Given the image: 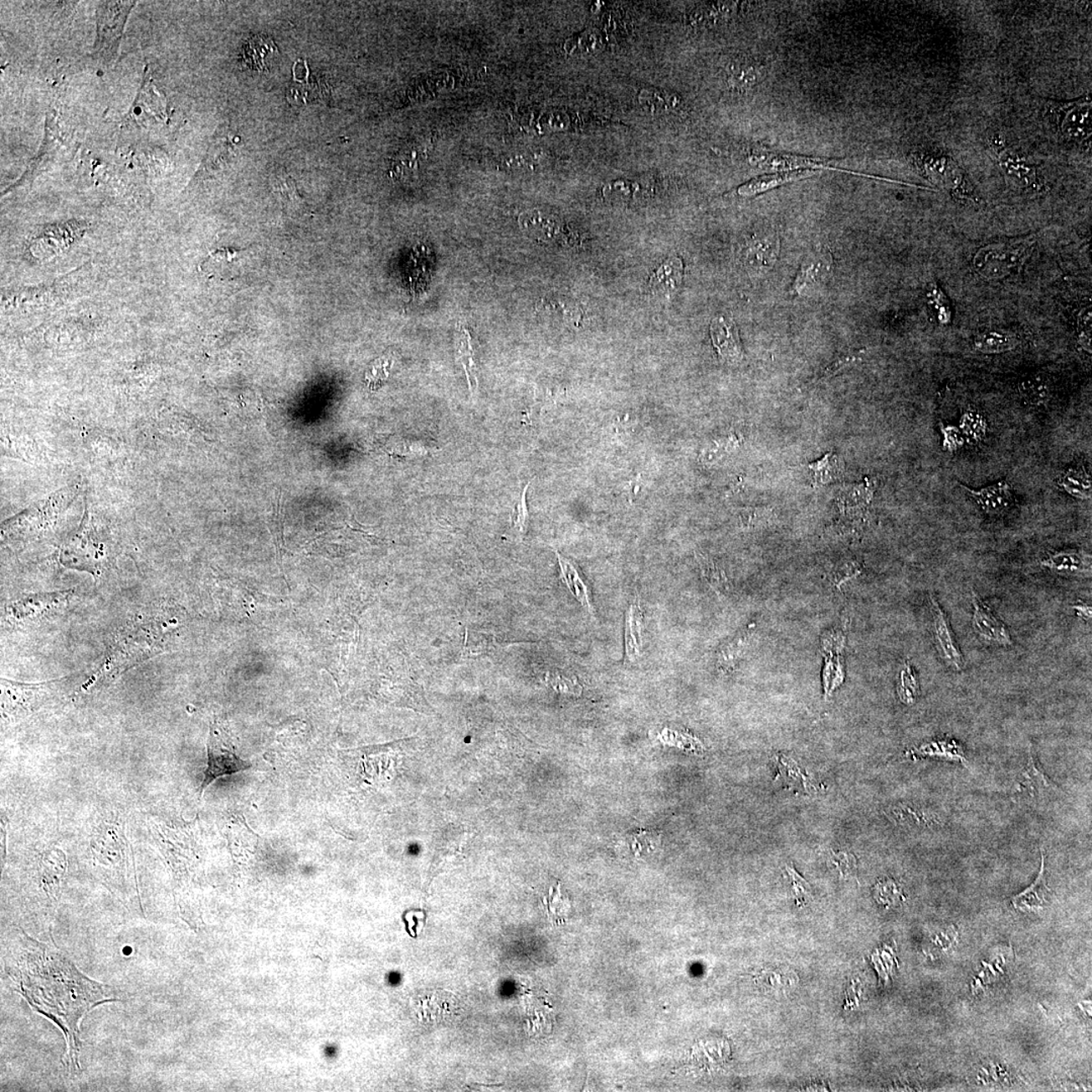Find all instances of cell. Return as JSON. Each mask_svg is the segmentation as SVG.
<instances>
[{"label":"cell","mask_w":1092,"mask_h":1092,"mask_svg":"<svg viewBox=\"0 0 1092 1092\" xmlns=\"http://www.w3.org/2000/svg\"><path fill=\"white\" fill-rule=\"evenodd\" d=\"M4 971L14 992L59 1028L66 1052L63 1065L72 1074L81 1070L80 1026L90 1012L105 1003L119 1002L115 990L95 982L50 941L33 938L22 929L6 936Z\"/></svg>","instance_id":"cell-1"},{"label":"cell","mask_w":1092,"mask_h":1092,"mask_svg":"<svg viewBox=\"0 0 1092 1092\" xmlns=\"http://www.w3.org/2000/svg\"><path fill=\"white\" fill-rule=\"evenodd\" d=\"M169 608L139 616L116 634L100 674L109 677L132 668L134 664L158 654L167 648L170 635L177 629V619Z\"/></svg>","instance_id":"cell-2"},{"label":"cell","mask_w":1092,"mask_h":1092,"mask_svg":"<svg viewBox=\"0 0 1092 1092\" xmlns=\"http://www.w3.org/2000/svg\"><path fill=\"white\" fill-rule=\"evenodd\" d=\"M1035 236L990 243L975 254L972 267L980 278L1002 280L1018 274L1035 249Z\"/></svg>","instance_id":"cell-3"},{"label":"cell","mask_w":1092,"mask_h":1092,"mask_svg":"<svg viewBox=\"0 0 1092 1092\" xmlns=\"http://www.w3.org/2000/svg\"><path fill=\"white\" fill-rule=\"evenodd\" d=\"M66 679L24 685L3 679V715L13 720V717L27 716L28 713L38 710L49 699L54 697Z\"/></svg>","instance_id":"cell-4"},{"label":"cell","mask_w":1092,"mask_h":1092,"mask_svg":"<svg viewBox=\"0 0 1092 1092\" xmlns=\"http://www.w3.org/2000/svg\"><path fill=\"white\" fill-rule=\"evenodd\" d=\"M134 2H106L97 9L96 55L105 62L113 61L118 53L126 21Z\"/></svg>","instance_id":"cell-5"},{"label":"cell","mask_w":1092,"mask_h":1092,"mask_svg":"<svg viewBox=\"0 0 1092 1092\" xmlns=\"http://www.w3.org/2000/svg\"><path fill=\"white\" fill-rule=\"evenodd\" d=\"M76 494L75 488L67 487L61 491L52 495L50 498L43 500V501L33 505L27 511L19 514L13 520L8 522L6 531L13 534L21 532L24 533L38 531L45 528L49 524L53 522L58 515L64 511L65 508L72 502Z\"/></svg>","instance_id":"cell-6"},{"label":"cell","mask_w":1092,"mask_h":1092,"mask_svg":"<svg viewBox=\"0 0 1092 1092\" xmlns=\"http://www.w3.org/2000/svg\"><path fill=\"white\" fill-rule=\"evenodd\" d=\"M251 768L249 761L242 760L222 739L217 725L211 727L208 741V766L200 789V797L213 781Z\"/></svg>","instance_id":"cell-7"},{"label":"cell","mask_w":1092,"mask_h":1092,"mask_svg":"<svg viewBox=\"0 0 1092 1092\" xmlns=\"http://www.w3.org/2000/svg\"><path fill=\"white\" fill-rule=\"evenodd\" d=\"M70 595L71 592L65 591L24 597L8 607V618L13 623H35L52 611L60 608Z\"/></svg>","instance_id":"cell-8"},{"label":"cell","mask_w":1092,"mask_h":1092,"mask_svg":"<svg viewBox=\"0 0 1092 1092\" xmlns=\"http://www.w3.org/2000/svg\"><path fill=\"white\" fill-rule=\"evenodd\" d=\"M931 613L933 618V635L936 649L946 666L961 671L965 666V659L960 647L956 642L955 635L944 610L934 595L931 597Z\"/></svg>","instance_id":"cell-9"},{"label":"cell","mask_w":1092,"mask_h":1092,"mask_svg":"<svg viewBox=\"0 0 1092 1092\" xmlns=\"http://www.w3.org/2000/svg\"><path fill=\"white\" fill-rule=\"evenodd\" d=\"M972 626L978 637L990 643L1003 647L1012 645L1013 638L1007 626L993 613L975 591H972Z\"/></svg>","instance_id":"cell-10"},{"label":"cell","mask_w":1092,"mask_h":1092,"mask_svg":"<svg viewBox=\"0 0 1092 1092\" xmlns=\"http://www.w3.org/2000/svg\"><path fill=\"white\" fill-rule=\"evenodd\" d=\"M958 484L990 517L1003 515L1013 504L1012 485L1006 479L999 480L997 483L980 490L970 489L963 484Z\"/></svg>","instance_id":"cell-11"},{"label":"cell","mask_w":1092,"mask_h":1092,"mask_svg":"<svg viewBox=\"0 0 1092 1092\" xmlns=\"http://www.w3.org/2000/svg\"><path fill=\"white\" fill-rule=\"evenodd\" d=\"M713 346L722 361L737 364L744 357L739 334V329L732 320L717 317L710 326Z\"/></svg>","instance_id":"cell-12"},{"label":"cell","mask_w":1092,"mask_h":1092,"mask_svg":"<svg viewBox=\"0 0 1092 1092\" xmlns=\"http://www.w3.org/2000/svg\"><path fill=\"white\" fill-rule=\"evenodd\" d=\"M167 118V106L149 76H145L142 89L135 100L133 108L127 116V124L143 125L151 120H164Z\"/></svg>","instance_id":"cell-13"},{"label":"cell","mask_w":1092,"mask_h":1092,"mask_svg":"<svg viewBox=\"0 0 1092 1092\" xmlns=\"http://www.w3.org/2000/svg\"><path fill=\"white\" fill-rule=\"evenodd\" d=\"M751 163L756 167L763 169L780 170L781 172H793V170L810 169L817 170L819 168L838 170V172L857 174L849 170L838 169L829 167V165L822 159L810 158L807 156H799V155L779 154V153H765L752 155Z\"/></svg>","instance_id":"cell-14"},{"label":"cell","mask_w":1092,"mask_h":1092,"mask_svg":"<svg viewBox=\"0 0 1092 1092\" xmlns=\"http://www.w3.org/2000/svg\"><path fill=\"white\" fill-rule=\"evenodd\" d=\"M875 492V483L870 479L865 482L851 485L844 490L838 498L839 508L843 516L849 520L862 522L866 518L869 507Z\"/></svg>","instance_id":"cell-15"},{"label":"cell","mask_w":1092,"mask_h":1092,"mask_svg":"<svg viewBox=\"0 0 1092 1092\" xmlns=\"http://www.w3.org/2000/svg\"><path fill=\"white\" fill-rule=\"evenodd\" d=\"M683 262L679 257H671L659 267L649 280V289L654 297L662 300H671L681 288Z\"/></svg>","instance_id":"cell-16"},{"label":"cell","mask_w":1092,"mask_h":1092,"mask_svg":"<svg viewBox=\"0 0 1092 1092\" xmlns=\"http://www.w3.org/2000/svg\"><path fill=\"white\" fill-rule=\"evenodd\" d=\"M1042 567L1060 576H1081L1090 572V558L1079 551H1060L1048 553L1040 561Z\"/></svg>","instance_id":"cell-17"},{"label":"cell","mask_w":1092,"mask_h":1092,"mask_svg":"<svg viewBox=\"0 0 1092 1092\" xmlns=\"http://www.w3.org/2000/svg\"><path fill=\"white\" fill-rule=\"evenodd\" d=\"M1050 895L1051 890L1046 879L1045 855L1042 853L1041 870L1037 879L1028 889L1014 896L1012 902L1017 910L1032 914L1042 910L1049 902Z\"/></svg>","instance_id":"cell-18"},{"label":"cell","mask_w":1092,"mask_h":1092,"mask_svg":"<svg viewBox=\"0 0 1092 1092\" xmlns=\"http://www.w3.org/2000/svg\"><path fill=\"white\" fill-rule=\"evenodd\" d=\"M817 173V170L800 169L756 177L740 187L737 189V193L744 197H756L758 194L769 192L771 189L784 186L786 183L802 181V179L813 177Z\"/></svg>","instance_id":"cell-19"},{"label":"cell","mask_w":1092,"mask_h":1092,"mask_svg":"<svg viewBox=\"0 0 1092 1092\" xmlns=\"http://www.w3.org/2000/svg\"><path fill=\"white\" fill-rule=\"evenodd\" d=\"M270 186L274 193L278 196L280 202L290 212L300 213V215H304V213L305 215L308 213L309 208L304 198L300 197L297 184L285 172V169L276 170L273 176L270 177Z\"/></svg>","instance_id":"cell-20"},{"label":"cell","mask_w":1092,"mask_h":1092,"mask_svg":"<svg viewBox=\"0 0 1092 1092\" xmlns=\"http://www.w3.org/2000/svg\"><path fill=\"white\" fill-rule=\"evenodd\" d=\"M1018 344L1016 334L1002 329H990L978 333L973 339L972 346L980 353L1002 354L1013 351Z\"/></svg>","instance_id":"cell-21"},{"label":"cell","mask_w":1092,"mask_h":1092,"mask_svg":"<svg viewBox=\"0 0 1092 1092\" xmlns=\"http://www.w3.org/2000/svg\"><path fill=\"white\" fill-rule=\"evenodd\" d=\"M1018 391L1023 404L1031 408H1041L1050 401V381L1042 373L1023 377L1018 382Z\"/></svg>","instance_id":"cell-22"},{"label":"cell","mask_w":1092,"mask_h":1092,"mask_svg":"<svg viewBox=\"0 0 1092 1092\" xmlns=\"http://www.w3.org/2000/svg\"><path fill=\"white\" fill-rule=\"evenodd\" d=\"M1057 484L1062 491L1071 497L1084 501L1091 499V475L1084 465L1079 464L1063 470Z\"/></svg>","instance_id":"cell-23"},{"label":"cell","mask_w":1092,"mask_h":1092,"mask_svg":"<svg viewBox=\"0 0 1092 1092\" xmlns=\"http://www.w3.org/2000/svg\"><path fill=\"white\" fill-rule=\"evenodd\" d=\"M756 634L755 628H747L720 649L717 655V667L721 673H730L744 657Z\"/></svg>","instance_id":"cell-24"},{"label":"cell","mask_w":1092,"mask_h":1092,"mask_svg":"<svg viewBox=\"0 0 1092 1092\" xmlns=\"http://www.w3.org/2000/svg\"><path fill=\"white\" fill-rule=\"evenodd\" d=\"M625 623L626 655L630 662H634L640 657L643 649V613L638 603L630 605Z\"/></svg>","instance_id":"cell-25"},{"label":"cell","mask_w":1092,"mask_h":1092,"mask_svg":"<svg viewBox=\"0 0 1092 1092\" xmlns=\"http://www.w3.org/2000/svg\"><path fill=\"white\" fill-rule=\"evenodd\" d=\"M556 556L558 562H560L561 577L562 580L565 581L567 588L570 589L572 594L576 597L577 600L580 602L585 609L588 610L590 613H593L594 609L590 599L588 588H587L584 581L582 580L579 572H577L576 567L572 566L569 561L566 560L565 557H562L560 553H556Z\"/></svg>","instance_id":"cell-26"},{"label":"cell","mask_w":1092,"mask_h":1092,"mask_svg":"<svg viewBox=\"0 0 1092 1092\" xmlns=\"http://www.w3.org/2000/svg\"><path fill=\"white\" fill-rule=\"evenodd\" d=\"M808 469L813 474V484L815 487L837 482L843 475V464L838 456L833 453H828L822 459L808 465Z\"/></svg>","instance_id":"cell-27"},{"label":"cell","mask_w":1092,"mask_h":1092,"mask_svg":"<svg viewBox=\"0 0 1092 1092\" xmlns=\"http://www.w3.org/2000/svg\"><path fill=\"white\" fill-rule=\"evenodd\" d=\"M958 427L962 431L966 443L970 444L982 443L988 431L987 418L982 412L974 408H968L963 411Z\"/></svg>","instance_id":"cell-28"},{"label":"cell","mask_w":1092,"mask_h":1092,"mask_svg":"<svg viewBox=\"0 0 1092 1092\" xmlns=\"http://www.w3.org/2000/svg\"><path fill=\"white\" fill-rule=\"evenodd\" d=\"M828 257L827 255H814L808 257L801 266L800 273L796 279L795 290L798 293H802L804 290L810 285L818 283L828 274Z\"/></svg>","instance_id":"cell-29"},{"label":"cell","mask_w":1092,"mask_h":1092,"mask_svg":"<svg viewBox=\"0 0 1092 1092\" xmlns=\"http://www.w3.org/2000/svg\"><path fill=\"white\" fill-rule=\"evenodd\" d=\"M777 766H778V777L777 779L783 782L791 788L801 790H810L814 787L813 780L800 768L796 761L786 758V756H777Z\"/></svg>","instance_id":"cell-30"},{"label":"cell","mask_w":1092,"mask_h":1092,"mask_svg":"<svg viewBox=\"0 0 1092 1092\" xmlns=\"http://www.w3.org/2000/svg\"><path fill=\"white\" fill-rule=\"evenodd\" d=\"M274 49L276 50V47L270 38L259 37L251 38L244 47V61L250 68L264 71L266 69L265 57L271 54Z\"/></svg>","instance_id":"cell-31"},{"label":"cell","mask_w":1092,"mask_h":1092,"mask_svg":"<svg viewBox=\"0 0 1092 1092\" xmlns=\"http://www.w3.org/2000/svg\"><path fill=\"white\" fill-rule=\"evenodd\" d=\"M1023 784L1031 790L1033 795L1041 796L1049 793L1055 790L1057 786L1052 783V781L1043 774L1041 769H1038L1035 759L1030 751L1028 756V765L1025 771L1023 772Z\"/></svg>","instance_id":"cell-32"},{"label":"cell","mask_w":1092,"mask_h":1092,"mask_svg":"<svg viewBox=\"0 0 1092 1092\" xmlns=\"http://www.w3.org/2000/svg\"><path fill=\"white\" fill-rule=\"evenodd\" d=\"M697 561L699 566H700L704 579L711 586V588L720 595L728 593L731 590V584L725 572L710 556L703 555V553H697Z\"/></svg>","instance_id":"cell-33"},{"label":"cell","mask_w":1092,"mask_h":1092,"mask_svg":"<svg viewBox=\"0 0 1092 1092\" xmlns=\"http://www.w3.org/2000/svg\"><path fill=\"white\" fill-rule=\"evenodd\" d=\"M458 356L465 372H467L469 390L474 394L478 390V377L477 373H475L474 352L472 346H470L469 334L467 331H463L459 338Z\"/></svg>","instance_id":"cell-34"},{"label":"cell","mask_w":1092,"mask_h":1092,"mask_svg":"<svg viewBox=\"0 0 1092 1092\" xmlns=\"http://www.w3.org/2000/svg\"><path fill=\"white\" fill-rule=\"evenodd\" d=\"M929 302L934 307L936 320L946 326L952 323L953 313L950 300L938 285L934 284L928 293Z\"/></svg>","instance_id":"cell-35"},{"label":"cell","mask_w":1092,"mask_h":1092,"mask_svg":"<svg viewBox=\"0 0 1092 1092\" xmlns=\"http://www.w3.org/2000/svg\"><path fill=\"white\" fill-rule=\"evenodd\" d=\"M916 754L920 756H941V758L966 763L964 752L960 746L950 744V742H933V744L922 746L920 750L916 751Z\"/></svg>","instance_id":"cell-36"},{"label":"cell","mask_w":1092,"mask_h":1092,"mask_svg":"<svg viewBox=\"0 0 1092 1092\" xmlns=\"http://www.w3.org/2000/svg\"><path fill=\"white\" fill-rule=\"evenodd\" d=\"M546 682L556 692L580 696L582 691V688L575 676L561 671L548 672Z\"/></svg>","instance_id":"cell-37"},{"label":"cell","mask_w":1092,"mask_h":1092,"mask_svg":"<svg viewBox=\"0 0 1092 1092\" xmlns=\"http://www.w3.org/2000/svg\"><path fill=\"white\" fill-rule=\"evenodd\" d=\"M1091 305H1085L1077 320V341L1082 351L1091 354Z\"/></svg>","instance_id":"cell-38"},{"label":"cell","mask_w":1092,"mask_h":1092,"mask_svg":"<svg viewBox=\"0 0 1092 1092\" xmlns=\"http://www.w3.org/2000/svg\"><path fill=\"white\" fill-rule=\"evenodd\" d=\"M829 864L841 878L851 877L857 869L855 856L852 853L844 851L833 852L829 857Z\"/></svg>","instance_id":"cell-39"},{"label":"cell","mask_w":1092,"mask_h":1092,"mask_svg":"<svg viewBox=\"0 0 1092 1092\" xmlns=\"http://www.w3.org/2000/svg\"><path fill=\"white\" fill-rule=\"evenodd\" d=\"M940 429L943 435L941 444L946 453H957L966 444L965 437L958 426L940 423Z\"/></svg>","instance_id":"cell-40"},{"label":"cell","mask_w":1092,"mask_h":1092,"mask_svg":"<svg viewBox=\"0 0 1092 1092\" xmlns=\"http://www.w3.org/2000/svg\"><path fill=\"white\" fill-rule=\"evenodd\" d=\"M525 223L528 228H534V230L538 233H546V235L551 237L558 230L557 221L541 213H528Z\"/></svg>","instance_id":"cell-41"},{"label":"cell","mask_w":1092,"mask_h":1092,"mask_svg":"<svg viewBox=\"0 0 1092 1092\" xmlns=\"http://www.w3.org/2000/svg\"><path fill=\"white\" fill-rule=\"evenodd\" d=\"M786 873L790 878L791 885H792L793 895L796 904L804 905L807 898L810 896V886L808 883L794 870L792 867H786Z\"/></svg>","instance_id":"cell-42"},{"label":"cell","mask_w":1092,"mask_h":1092,"mask_svg":"<svg viewBox=\"0 0 1092 1092\" xmlns=\"http://www.w3.org/2000/svg\"><path fill=\"white\" fill-rule=\"evenodd\" d=\"M599 38L592 32H586L581 36L572 38L567 43V50L572 52L579 50L582 53H591L598 50Z\"/></svg>","instance_id":"cell-43"},{"label":"cell","mask_w":1092,"mask_h":1092,"mask_svg":"<svg viewBox=\"0 0 1092 1092\" xmlns=\"http://www.w3.org/2000/svg\"><path fill=\"white\" fill-rule=\"evenodd\" d=\"M919 684H917L915 674L911 673L910 669H905L901 674V686L900 689L901 700L909 704L914 702L917 692H919Z\"/></svg>","instance_id":"cell-44"},{"label":"cell","mask_w":1092,"mask_h":1092,"mask_svg":"<svg viewBox=\"0 0 1092 1092\" xmlns=\"http://www.w3.org/2000/svg\"><path fill=\"white\" fill-rule=\"evenodd\" d=\"M528 487H529V484H527L526 487L524 488L523 492L521 494L520 500H519V501L516 503L512 515V521L514 525H515L518 531H520L521 533L525 532L527 527L528 510L526 506V493H527Z\"/></svg>","instance_id":"cell-45"},{"label":"cell","mask_w":1092,"mask_h":1092,"mask_svg":"<svg viewBox=\"0 0 1092 1092\" xmlns=\"http://www.w3.org/2000/svg\"><path fill=\"white\" fill-rule=\"evenodd\" d=\"M604 192L607 196H615V197L625 200V198L633 197L634 193L638 192V186L637 183L619 181L609 184L608 187H606Z\"/></svg>","instance_id":"cell-46"},{"label":"cell","mask_w":1092,"mask_h":1092,"mask_svg":"<svg viewBox=\"0 0 1092 1092\" xmlns=\"http://www.w3.org/2000/svg\"><path fill=\"white\" fill-rule=\"evenodd\" d=\"M862 567L856 561H848L837 571L838 584H842L844 580L852 579V577L860 574ZM836 577V576H834Z\"/></svg>","instance_id":"cell-47"},{"label":"cell","mask_w":1092,"mask_h":1092,"mask_svg":"<svg viewBox=\"0 0 1092 1092\" xmlns=\"http://www.w3.org/2000/svg\"><path fill=\"white\" fill-rule=\"evenodd\" d=\"M1074 608L1076 610L1077 615L1080 616L1081 618L1085 620L1091 618V608L1089 605L1081 603L1080 602L1079 604L1074 605Z\"/></svg>","instance_id":"cell-48"}]
</instances>
